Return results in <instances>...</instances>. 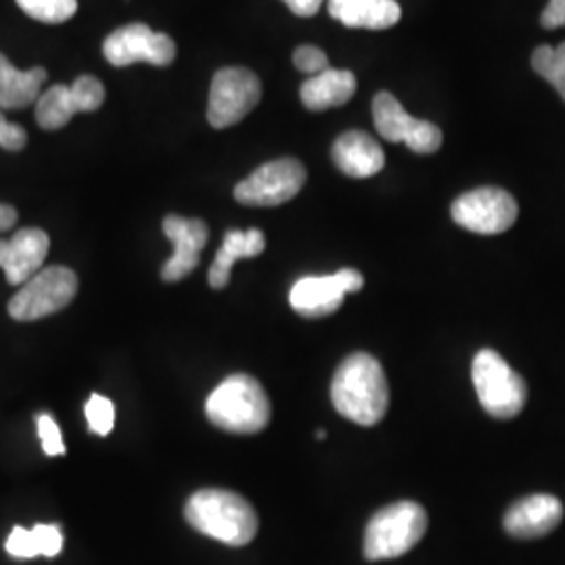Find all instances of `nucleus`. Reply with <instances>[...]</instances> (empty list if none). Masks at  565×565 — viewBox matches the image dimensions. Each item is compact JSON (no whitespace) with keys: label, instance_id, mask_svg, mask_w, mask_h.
I'll return each instance as SVG.
<instances>
[{"label":"nucleus","instance_id":"c756f323","mask_svg":"<svg viewBox=\"0 0 565 565\" xmlns=\"http://www.w3.org/2000/svg\"><path fill=\"white\" fill-rule=\"evenodd\" d=\"M541 23L546 30H555V28H565V0H548Z\"/></svg>","mask_w":565,"mask_h":565},{"label":"nucleus","instance_id":"dca6fc26","mask_svg":"<svg viewBox=\"0 0 565 565\" xmlns=\"http://www.w3.org/2000/svg\"><path fill=\"white\" fill-rule=\"evenodd\" d=\"M564 518V505L551 494H532L507 511L505 530L515 539H541Z\"/></svg>","mask_w":565,"mask_h":565},{"label":"nucleus","instance_id":"f03ea898","mask_svg":"<svg viewBox=\"0 0 565 565\" xmlns=\"http://www.w3.org/2000/svg\"><path fill=\"white\" fill-rule=\"evenodd\" d=\"M184 518L198 532L228 546L249 545L258 534L254 507L223 488L198 490L184 505Z\"/></svg>","mask_w":565,"mask_h":565},{"label":"nucleus","instance_id":"473e14b6","mask_svg":"<svg viewBox=\"0 0 565 565\" xmlns=\"http://www.w3.org/2000/svg\"><path fill=\"white\" fill-rule=\"evenodd\" d=\"M315 436H317V440H324V438H327V431H324V429H319Z\"/></svg>","mask_w":565,"mask_h":565},{"label":"nucleus","instance_id":"1a4fd4ad","mask_svg":"<svg viewBox=\"0 0 565 565\" xmlns=\"http://www.w3.org/2000/svg\"><path fill=\"white\" fill-rule=\"evenodd\" d=\"M306 168L294 158L264 163L235 186V200L243 205L273 207L294 200L302 191Z\"/></svg>","mask_w":565,"mask_h":565},{"label":"nucleus","instance_id":"412c9836","mask_svg":"<svg viewBox=\"0 0 565 565\" xmlns=\"http://www.w3.org/2000/svg\"><path fill=\"white\" fill-rule=\"evenodd\" d=\"M44 82V67L21 72L4 55H0V109H21L39 102Z\"/></svg>","mask_w":565,"mask_h":565},{"label":"nucleus","instance_id":"6e6552de","mask_svg":"<svg viewBox=\"0 0 565 565\" xmlns=\"http://www.w3.org/2000/svg\"><path fill=\"white\" fill-rule=\"evenodd\" d=\"M518 202L499 186H480L457 198L452 221L478 235H501L518 221Z\"/></svg>","mask_w":565,"mask_h":565},{"label":"nucleus","instance_id":"2eb2a0df","mask_svg":"<svg viewBox=\"0 0 565 565\" xmlns=\"http://www.w3.org/2000/svg\"><path fill=\"white\" fill-rule=\"evenodd\" d=\"M51 239L41 228H21L11 239H0V268L9 285L30 281L49 256Z\"/></svg>","mask_w":565,"mask_h":565},{"label":"nucleus","instance_id":"9b49d317","mask_svg":"<svg viewBox=\"0 0 565 565\" xmlns=\"http://www.w3.org/2000/svg\"><path fill=\"white\" fill-rule=\"evenodd\" d=\"M364 277L354 268H342L327 277H303L289 291L291 308L306 319H323L342 308L348 294L363 289Z\"/></svg>","mask_w":565,"mask_h":565},{"label":"nucleus","instance_id":"6ab92c4d","mask_svg":"<svg viewBox=\"0 0 565 565\" xmlns=\"http://www.w3.org/2000/svg\"><path fill=\"white\" fill-rule=\"evenodd\" d=\"M356 93V76L348 70H324L310 76L300 88L303 107L310 111H324L350 102Z\"/></svg>","mask_w":565,"mask_h":565},{"label":"nucleus","instance_id":"393cba45","mask_svg":"<svg viewBox=\"0 0 565 565\" xmlns=\"http://www.w3.org/2000/svg\"><path fill=\"white\" fill-rule=\"evenodd\" d=\"M32 543L36 557H57L63 548V532L57 524H39L32 527Z\"/></svg>","mask_w":565,"mask_h":565},{"label":"nucleus","instance_id":"2f4dec72","mask_svg":"<svg viewBox=\"0 0 565 565\" xmlns=\"http://www.w3.org/2000/svg\"><path fill=\"white\" fill-rule=\"evenodd\" d=\"M15 223H18V210L7 203H0V233L13 228Z\"/></svg>","mask_w":565,"mask_h":565},{"label":"nucleus","instance_id":"423d86ee","mask_svg":"<svg viewBox=\"0 0 565 565\" xmlns=\"http://www.w3.org/2000/svg\"><path fill=\"white\" fill-rule=\"evenodd\" d=\"M78 294V277L72 268L49 266L39 270L9 302V315L21 321H39L67 308Z\"/></svg>","mask_w":565,"mask_h":565},{"label":"nucleus","instance_id":"4be33fe9","mask_svg":"<svg viewBox=\"0 0 565 565\" xmlns=\"http://www.w3.org/2000/svg\"><path fill=\"white\" fill-rule=\"evenodd\" d=\"M532 67L565 102V42L559 46H539L532 55Z\"/></svg>","mask_w":565,"mask_h":565},{"label":"nucleus","instance_id":"4468645a","mask_svg":"<svg viewBox=\"0 0 565 565\" xmlns=\"http://www.w3.org/2000/svg\"><path fill=\"white\" fill-rule=\"evenodd\" d=\"M162 226L166 237L174 243L172 258L163 264L162 279L166 282L182 281L198 268L210 231L203 221L182 216H166Z\"/></svg>","mask_w":565,"mask_h":565},{"label":"nucleus","instance_id":"bb28decb","mask_svg":"<svg viewBox=\"0 0 565 565\" xmlns=\"http://www.w3.org/2000/svg\"><path fill=\"white\" fill-rule=\"evenodd\" d=\"M294 65L308 76H317L324 70H329V60L319 46L303 44V46H298L294 53Z\"/></svg>","mask_w":565,"mask_h":565},{"label":"nucleus","instance_id":"f3484780","mask_svg":"<svg viewBox=\"0 0 565 565\" xmlns=\"http://www.w3.org/2000/svg\"><path fill=\"white\" fill-rule=\"evenodd\" d=\"M333 162L343 174L352 179H369L382 172L385 166V156L382 145L363 130H348L331 149Z\"/></svg>","mask_w":565,"mask_h":565},{"label":"nucleus","instance_id":"7ed1b4c3","mask_svg":"<svg viewBox=\"0 0 565 565\" xmlns=\"http://www.w3.org/2000/svg\"><path fill=\"white\" fill-rule=\"evenodd\" d=\"M205 415L228 434L249 436L263 431L270 422V401L258 380L237 373L210 394Z\"/></svg>","mask_w":565,"mask_h":565},{"label":"nucleus","instance_id":"7c9ffc66","mask_svg":"<svg viewBox=\"0 0 565 565\" xmlns=\"http://www.w3.org/2000/svg\"><path fill=\"white\" fill-rule=\"evenodd\" d=\"M282 2L289 7L294 15H300V18L317 15L323 4V0H282Z\"/></svg>","mask_w":565,"mask_h":565},{"label":"nucleus","instance_id":"a211bd4d","mask_svg":"<svg viewBox=\"0 0 565 565\" xmlns=\"http://www.w3.org/2000/svg\"><path fill=\"white\" fill-rule=\"evenodd\" d=\"M329 15L345 28L387 30L403 18L396 0H329Z\"/></svg>","mask_w":565,"mask_h":565},{"label":"nucleus","instance_id":"f257e3e1","mask_svg":"<svg viewBox=\"0 0 565 565\" xmlns=\"http://www.w3.org/2000/svg\"><path fill=\"white\" fill-rule=\"evenodd\" d=\"M331 401L354 424H380L390 406V387L380 361L366 352L350 354L333 375Z\"/></svg>","mask_w":565,"mask_h":565},{"label":"nucleus","instance_id":"b1692460","mask_svg":"<svg viewBox=\"0 0 565 565\" xmlns=\"http://www.w3.org/2000/svg\"><path fill=\"white\" fill-rule=\"evenodd\" d=\"M88 429L97 436H107L116 424V406L102 394H93L84 406Z\"/></svg>","mask_w":565,"mask_h":565},{"label":"nucleus","instance_id":"5701e85b","mask_svg":"<svg viewBox=\"0 0 565 565\" xmlns=\"http://www.w3.org/2000/svg\"><path fill=\"white\" fill-rule=\"evenodd\" d=\"M21 11L42 23H63L78 11V0H15Z\"/></svg>","mask_w":565,"mask_h":565},{"label":"nucleus","instance_id":"a878e982","mask_svg":"<svg viewBox=\"0 0 565 565\" xmlns=\"http://www.w3.org/2000/svg\"><path fill=\"white\" fill-rule=\"evenodd\" d=\"M36 425H39V438H41L42 450L49 457H60L65 455V445L61 438V429L57 422L51 415H39L36 417Z\"/></svg>","mask_w":565,"mask_h":565},{"label":"nucleus","instance_id":"aec40b11","mask_svg":"<svg viewBox=\"0 0 565 565\" xmlns=\"http://www.w3.org/2000/svg\"><path fill=\"white\" fill-rule=\"evenodd\" d=\"M266 247L263 231L249 228V231H228L224 235L223 245L210 266V285L212 289H224L231 279L233 266L243 258H256L260 256Z\"/></svg>","mask_w":565,"mask_h":565},{"label":"nucleus","instance_id":"f8f14e48","mask_svg":"<svg viewBox=\"0 0 565 565\" xmlns=\"http://www.w3.org/2000/svg\"><path fill=\"white\" fill-rule=\"evenodd\" d=\"M103 55L116 67L132 63L170 65L177 57V44L162 32H153L145 23H130L111 32L103 42Z\"/></svg>","mask_w":565,"mask_h":565},{"label":"nucleus","instance_id":"39448f33","mask_svg":"<svg viewBox=\"0 0 565 565\" xmlns=\"http://www.w3.org/2000/svg\"><path fill=\"white\" fill-rule=\"evenodd\" d=\"M476 394L494 419H513L524 411L525 382L494 350H480L471 366Z\"/></svg>","mask_w":565,"mask_h":565},{"label":"nucleus","instance_id":"cd10ccee","mask_svg":"<svg viewBox=\"0 0 565 565\" xmlns=\"http://www.w3.org/2000/svg\"><path fill=\"white\" fill-rule=\"evenodd\" d=\"M4 548L11 557L15 559H34L36 557V551H34V543H32V530H25V527H13Z\"/></svg>","mask_w":565,"mask_h":565},{"label":"nucleus","instance_id":"c85d7f7f","mask_svg":"<svg viewBox=\"0 0 565 565\" xmlns=\"http://www.w3.org/2000/svg\"><path fill=\"white\" fill-rule=\"evenodd\" d=\"M28 142V135L20 124H11L0 114V147L7 151H21Z\"/></svg>","mask_w":565,"mask_h":565},{"label":"nucleus","instance_id":"20e7f679","mask_svg":"<svg viewBox=\"0 0 565 565\" xmlns=\"http://www.w3.org/2000/svg\"><path fill=\"white\" fill-rule=\"evenodd\" d=\"M427 513L413 501L380 509L364 532V557L369 562L396 559L424 539Z\"/></svg>","mask_w":565,"mask_h":565},{"label":"nucleus","instance_id":"0eeeda50","mask_svg":"<svg viewBox=\"0 0 565 565\" xmlns=\"http://www.w3.org/2000/svg\"><path fill=\"white\" fill-rule=\"evenodd\" d=\"M260 78L245 67H223L214 74L207 103V121L214 128L235 126L260 103Z\"/></svg>","mask_w":565,"mask_h":565},{"label":"nucleus","instance_id":"9d476101","mask_svg":"<svg viewBox=\"0 0 565 565\" xmlns=\"http://www.w3.org/2000/svg\"><path fill=\"white\" fill-rule=\"evenodd\" d=\"M373 120L385 141L404 142L415 153H436L443 147V130L431 121L413 118L390 93L373 99Z\"/></svg>","mask_w":565,"mask_h":565},{"label":"nucleus","instance_id":"ddd939ff","mask_svg":"<svg viewBox=\"0 0 565 565\" xmlns=\"http://www.w3.org/2000/svg\"><path fill=\"white\" fill-rule=\"evenodd\" d=\"M105 102V88L95 76H81L72 86L55 84L36 102V121L42 130H60L78 111H97Z\"/></svg>","mask_w":565,"mask_h":565}]
</instances>
